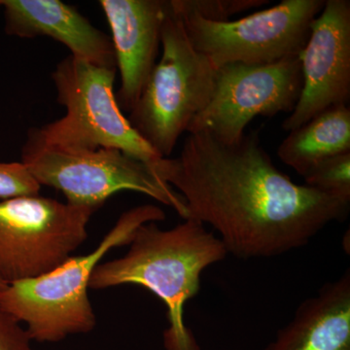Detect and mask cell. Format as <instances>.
Segmentation results:
<instances>
[{
    "label": "cell",
    "instance_id": "cell-5",
    "mask_svg": "<svg viewBox=\"0 0 350 350\" xmlns=\"http://www.w3.org/2000/svg\"><path fill=\"white\" fill-rule=\"evenodd\" d=\"M162 56L130 112L129 122L162 158L208 105L216 68L189 41L180 18L167 0L161 32Z\"/></svg>",
    "mask_w": 350,
    "mask_h": 350
},
{
    "label": "cell",
    "instance_id": "cell-11",
    "mask_svg": "<svg viewBox=\"0 0 350 350\" xmlns=\"http://www.w3.org/2000/svg\"><path fill=\"white\" fill-rule=\"evenodd\" d=\"M110 31L122 111L130 113L155 68L167 0H100Z\"/></svg>",
    "mask_w": 350,
    "mask_h": 350
},
{
    "label": "cell",
    "instance_id": "cell-10",
    "mask_svg": "<svg viewBox=\"0 0 350 350\" xmlns=\"http://www.w3.org/2000/svg\"><path fill=\"white\" fill-rule=\"evenodd\" d=\"M303 87L293 111L282 123L291 131L350 98V1L326 0L313 21L300 54Z\"/></svg>",
    "mask_w": 350,
    "mask_h": 350
},
{
    "label": "cell",
    "instance_id": "cell-6",
    "mask_svg": "<svg viewBox=\"0 0 350 350\" xmlns=\"http://www.w3.org/2000/svg\"><path fill=\"white\" fill-rule=\"evenodd\" d=\"M40 184L57 189L75 206L100 208L124 191L148 196L172 207L184 220L185 202L161 179L149 163L117 149L64 151L44 148L22 151V161Z\"/></svg>",
    "mask_w": 350,
    "mask_h": 350
},
{
    "label": "cell",
    "instance_id": "cell-19",
    "mask_svg": "<svg viewBox=\"0 0 350 350\" xmlns=\"http://www.w3.org/2000/svg\"><path fill=\"white\" fill-rule=\"evenodd\" d=\"M6 283H4L3 282H1V280H0V292L2 291V290L4 289V288L6 287Z\"/></svg>",
    "mask_w": 350,
    "mask_h": 350
},
{
    "label": "cell",
    "instance_id": "cell-12",
    "mask_svg": "<svg viewBox=\"0 0 350 350\" xmlns=\"http://www.w3.org/2000/svg\"><path fill=\"white\" fill-rule=\"evenodd\" d=\"M7 36L48 38L70 56L101 68H116L111 38L92 25L75 6L59 0H0Z\"/></svg>",
    "mask_w": 350,
    "mask_h": 350
},
{
    "label": "cell",
    "instance_id": "cell-9",
    "mask_svg": "<svg viewBox=\"0 0 350 350\" xmlns=\"http://www.w3.org/2000/svg\"><path fill=\"white\" fill-rule=\"evenodd\" d=\"M303 87L300 57L267 64H225L216 69L215 87L207 107L188 128L206 133L221 144H239L255 117L293 111Z\"/></svg>",
    "mask_w": 350,
    "mask_h": 350
},
{
    "label": "cell",
    "instance_id": "cell-2",
    "mask_svg": "<svg viewBox=\"0 0 350 350\" xmlns=\"http://www.w3.org/2000/svg\"><path fill=\"white\" fill-rule=\"evenodd\" d=\"M129 245L125 256L96 266L90 288H146L167 306L165 349L202 350L186 325L184 310L199 293L202 273L227 256L220 239L202 223L186 219L169 230L161 229L157 222L140 226Z\"/></svg>",
    "mask_w": 350,
    "mask_h": 350
},
{
    "label": "cell",
    "instance_id": "cell-4",
    "mask_svg": "<svg viewBox=\"0 0 350 350\" xmlns=\"http://www.w3.org/2000/svg\"><path fill=\"white\" fill-rule=\"evenodd\" d=\"M117 68L94 66L72 56L53 71L57 100L66 115L27 133L23 149L90 151L117 149L153 165L162 157L131 126L114 92Z\"/></svg>",
    "mask_w": 350,
    "mask_h": 350
},
{
    "label": "cell",
    "instance_id": "cell-15",
    "mask_svg": "<svg viewBox=\"0 0 350 350\" xmlns=\"http://www.w3.org/2000/svg\"><path fill=\"white\" fill-rule=\"evenodd\" d=\"M303 177L308 187L350 202V152L319 161Z\"/></svg>",
    "mask_w": 350,
    "mask_h": 350
},
{
    "label": "cell",
    "instance_id": "cell-1",
    "mask_svg": "<svg viewBox=\"0 0 350 350\" xmlns=\"http://www.w3.org/2000/svg\"><path fill=\"white\" fill-rule=\"evenodd\" d=\"M151 167L183 198L187 219L211 226L228 254L239 259L299 250L349 213L350 202L280 172L259 131L234 145L189 133L176 158H161Z\"/></svg>",
    "mask_w": 350,
    "mask_h": 350
},
{
    "label": "cell",
    "instance_id": "cell-18",
    "mask_svg": "<svg viewBox=\"0 0 350 350\" xmlns=\"http://www.w3.org/2000/svg\"><path fill=\"white\" fill-rule=\"evenodd\" d=\"M0 350H36L27 330L0 308Z\"/></svg>",
    "mask_w": 350,
    "mask_h": 350
},
{
    "label": "cell",
    "instance_id": "cell-8",
    "mask_svg": "<svg viewBox=\"0 0 350 350\" xmlns=\"http://www.w3.org/2000/svg\"><path fill=\"white\" fill-rule=\"evenodd\" d=\"M325 1L283 0L267 10L227 22L174 12L180 18L193 47L218 69L229 64H267L300 56Z\"/></svg>",
    "mask_w": 350,
    "mask_h": 350
},
{
    "label": "cell",
    "instance_id": "cell-16",
    "mask_svg": "<svg viewBox=\"0 0 350 350\" xmlns=\"http://www.w3.org/2000/svg\"><path fill=\"white\" fill-rule=\"evenodd\" d=\"M268 0H170L175 13H192L209 22H227L236 14L268 4Z\"/></svg>",
    "mask_w": 350,
    "mask_h": 350
},
{
    "label": "cell",
    "instance_id": "cell-7",
    "mask_svg": "<svg viewBox=\"0 0 350 350\" xmlns=\"http://www.w3.org/2000/svg\"><path fill=\"white\" fill-rule=\"evenodd\" d=\"M96 211L39 195L0 200V280H31L68 261Z\"/></svg>",
    "mask_w": 350,
    "mask_h": 350
},
{
    "label": "cell",
    "instance_id": "cell-14",
    "mask_svg": "<svg viewBox=\"0 0 350 350\" xmlns=\"http://www.w3.org/2000/svg\"><path fill=\"white\" fill-rule=\"evenodd\" d=\"M350 152V108L337 105L290 131L278 155L303 176L319 161Z\"/></svg>",
    "mask_w": 350,
    "mask_h": 350
},
{
    "label": "cell",
    "instance_id": "cell-17",
    "mask_svg": "<svg viewBox=\"0 0 350 350\" xmlns=\"http://www.w3.org/2000/svg\"><path fill=\"white\" fill-rule=\"evenodd\" d=\"M41 186L22 162H0V200L39 195Z\"/></svg>",
    "mask_w": 350,
    "mask_h": 350
},
{
    "label": "cell",
    "instance_id": "cell-3",
    "mask_svg": "<svg viewBox=\"0 0 350 350\" xmlns=\"http://www.w3.org/2000/svg\"><path fill=\"white\" fill-rule=\"evenodd\" d=\"M165 218L163 209L153 204L133 207L89 254L70 257L38 278L7 284L0 292V308L25 325L32 342L54 344L91 333L96 317L88 290L94 269L110 250L129 245L140 226Z\"/></svg>",
    "mask_w": 350,
    "mask_h": 350
},
{
    "label": "cell",
    "instance_id": "cell-13",
    "mask_svg": "<svg viewBox=\"0 0 350 350\" xmlns=\"http://www.w3.org/2000/svg\"><path fill=\"white\" fill-rule=\"evenodd\" d=\"M262 350H350V271L297 308Z\"/></svg>",
    "mask_w": 350,
    "mask_h": 350
}]
</instances>
